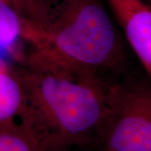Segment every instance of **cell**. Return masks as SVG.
Returning a JSON list of instances; mask_svg holds the SVG:
<instances>
[{"label": "cell", "instance_id": "6", "mask_svg": "<svg viewBox=\"0 0 151 151\" xmlns=\"http://www.w3.org/2000/svg\"><path fill=\"white\" fill-rule=\"evenodd\" d=\"M25 18L9 0H0V52L19 60L23 55L19 49L24 42Z\"/></svg>", "mask_w": 151, "mask_h": 151}, {"label": "cell", "instance_id": "5", "mask_svg": "<svg viewBox=\"0 0 151 151\" xmlns=\"http://www.w3.org/2000/svg\"><path fill=\"white\" fill-rule=\"evenodd\" d=\"M24 92L20 76L5 58H0V124L20 122Z\"/></svg>", "mask_w": 151, "mask_h": 151}, {"label": "cell", "instance_id": "9", "mask_svg": "<svg viewBox=\"0 0 151 151\" xmlns=\"http://www.w3.org/2000/svg\"><path fill=\"white\" fill-rule=\"evenodd\" d=\"M142 1H144L146 4H148V5L151 7V0H142Z\"/></svg>", "mask_w": 151, "mask_h": 151}, {"label": "cell", "instance_id": "8", "mask_svg": "<svg viewBox=\"0 0 151 151\" xmlns=\"http://www.w3.org/2000/svg\"><path fill=\"white\" fill-rule=\"evenodd\" d=\"M24 17L34 19L40 14L44 5V0H9Z\"/></svg>", "mask_w": 151, "mask_h": 151}, {"label": "cell", "instance_id": "7", "mask_svg": "<svg viewBox=\"0 0 151 151\" xmlns=\"http://www.w3.org/2000/svg\"><path fill=\"white\" fill-rule=\"evenodd\" d=\"M0 151H43L27 128L20 123L0 124Z\"/></svg>", "mask_w": 151, "mask_h": 151}, {"label": "cell", "instance_id": "10", "mask_svg": "<svg viewBox=\"0 0 151 151\" xmlns=\"http://www.w3.org/2000/svg\"><path fill=\"white\" fill-rule=\"evenodd\" d=\"M46 10H47V1H46ZM46 10H45V13H46ZM44 16H45V15H44ZM44 16L42 17V18H41V19H43ZM27 20H28V19H27ZM39 21H40V20H39ZM39 21H29V22H39Z\"/></svg>", "mask_w": 151, "mask_h": 151}, {"label": "cell", "instance_id": "4", "mask_svg": "<svg viewBox=\"0 0 151 151\" xmlns=\"http://www.w3.org/2000/svg\"><path fill=\"white\" fill-rule=\"evenodd\" d=\"M117 24L151 81V7L142 0H108Z\"/></svg>", "mask_w": 151, "mask_h": 151}, {"label": "cell", "instance_id": "1", "mask_svg": "<svg viewBox=\"0 0 151 151\" xmlns=\"http://www.w3.org/2000/svg\"><path fill=\"white\" fill-rule=\"evenodd\" d=\"M15 66L24 106L20 123L43 151L97 144L116 82L27 48Z\"/></svg>", "mask_w": 151, "mask_h": 151}, {"label": "cell", "instance_id": "3", "mask_svg": "<svg viewBox=\"0 0 151 151\" xmlns=\"http://www.w3.org/2000/svg\"><path fill=\"white\" fill-rule=\"evenodd\" d=\"M97 144L100 151H151V82H116Z\"/></svg>", "mask_w": 151, "mask_h": 151}, {"label": "cell", "instance_id": "2", "mask_svg": "<svg viewBox=\"0 0 151 151\" xmlns=\"http://www.w3.org/2000/svg\"><path fill=\"white\" fill-rule=\"evenodd\" d=\"M117 29L101 0H51L40 24L25 23L24 39L28 48L118 81L126 53Z\"/></svg>", "mask_w": 151, "mask_h": 151}]
</instances>
